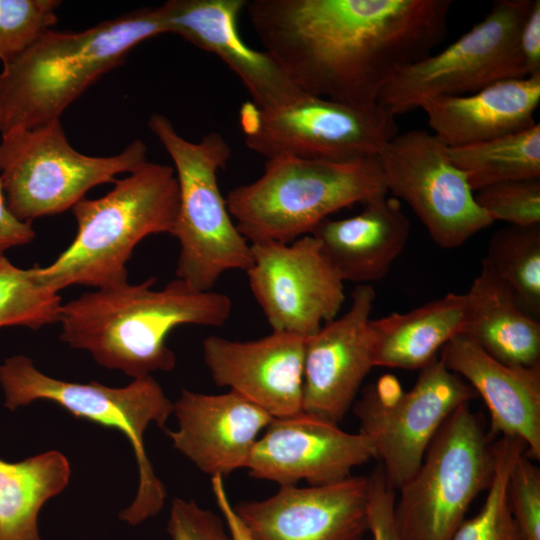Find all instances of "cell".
Wrapping results in <instances>:
<instances>
[{
    "instance_id": "1",
    "label": "cell",
    "mask_w": 540,
    "mask_h": 540,
    "mask_svg": "<svg viewBox=\"0 0 540 540\" xmlns=\"http://www.w3.org/2000/svg\"><path fill=\"white\" fill-rule=\"evenodd\" d=\"M450 0H251L264 50L304 93L371 107L444 39Z\"/></svg>"
},
{
    "instance_id": "2",
    "label": "cell",
    "mask_w": 540,
    "mask_h": 540,
    "mask_svg": "<svg viewBox=\"0 0 540 540\" xmlns=\"http://www.w3.org/2000/svg\"><path fill=\"white\" fill-rule=\"evenodd\" d=\"M155 280L96 289L62 304L61 340L134 379L171 371L176 357L166 344L170 332L181 325L221 327L231 315L232 301L179 278L154 290Z\"/></svg>"
},
{
    "instance_id": "3",
    "label": "cell",
    "mask_w": 540,
    "mask_h": 540,
    "mask_svg": "<svg viewBox=\"0 0 540 540\" xmlns=\"http://www.w3.org/2000/svg\"><path fill=\"white\" fill-rule=\"evenodd\" d=\"M166 33L160 6L80 32L44 33L0 71V134L60 120L84 91L147 39Z\"/></svg>"
},
{
    "instance_id": "4",
    "label": "cell",
    "mask_w": 540,
    "mask_h": 540,
    "mask_svg": "<svg viewBox=\"0 0 540 540\" xmlns=\"http://www.w3.org/2000/svg\"><path fill=\"white\" fill-rule=\"evenodd\" d=\"M113 183L105 195L85 197L72 207L77 224L73 241L50 265L39 267L51 290L123 285L137 244L152 234H172L179 206L172 166L147 162Z\"/></svg>"
},
{
    "instance_id": "5",
    "label": "cell",
    "mask_w": 540,
    "mask_h": 540,
    "mask_svg": "<svg viewBox=\"0 0 540 540\" xmlns=\"http://www.w3.org/2000/svg\"><path fill=\"white\" fill-rule=\"evenodd\" d=\"M388 193L377 158L334 162L276 156L255 181L228 192V211L249 242L290 243L329 215Z\"/></svg>"
},
{
    "instance_id": "6",
    "label": "cell",
    "mask_w": 540,
    "mask_h": 540,
    "mask_svg": "<svg viewBox=\"0 0 540 540\" xmlns=\"http://www.w3.org/2000/svg\"><path fill=\"white\" fill-rule=\"evenodd\" d=\"M148 127L170 156L178 183L171 234L180 247L176 278L209 291L225 272H246L252 264L250 243L237 229L218 185V172L231 157L227 141L215 131L189 141L160 113L149 117Z\"/></svg>"
},
{
    "instance_id": "7",
    "label": "cell",
    "mask_w": 540,
    "mask_h": 540,
    "mask_svg": "<svg viewBox=\"0 0 540 540\" xmlns=\"http://www.w3.org/2000/svg\"><path fill=\"white\" fill-rule=\"evenodd\" d=\"M0 385L4 406L11 411L45 400L59 405L75 418L121 432L133 448L139 484L132 503L119 517L136 526L160 512L166 490L154 474L143 436L152 423L164 427L173 413V403L152 376L134 379L125 387H108L95 381L68 382L42 373L30 358L16 355L0 364Z\"/></svg>"
},
{
    "instance_id": "8",
    "label": "cell",
    "mask_w": 540,
    "mask_h": 540,
    "mask_svg": "<svg viewBox=\"0 0 540 540\" xmlns=\"http://www.w3.org/2000/svg\"><path fill=\"white\" fill-rule=\"evenodd\" d=\"M147 147L133 140L120 153L90 156L77 151L60 120L1 136L0 181L10 212L20 221L62 213L93 187L114 182L147 163Z\"/></svg>"
},
{
    "instance_id": "9",
    "label": "cell",
    "mask_w": 540,
    "mask_h": 540,
    "mask_svg": "<svg viewBox=\"0 0 540 540\" xmlns=\"http://www.w3.org/2000/svg\"><path fill=\"white\" fill-rule=\"evenodd\" d=\"M493 473V445L469 403L463 404L445 420L416 472L398 489V540H451Z\"/></svg>"
},
{
    "instance_id": "10",
    "label": "cell",
    "mask_w": 540,
    "mask_h": 540,
    "mask_svg": "<svg viewBox=\"0 0 540 540\" xmlns=\"http://www.w3.org/2000/svg\"><path fill=\"white\" fill-rule=\"evenodd\" d=\"M532 1H495L480 22L445 49L399 69L377 103L396 116L434 98L468 95L501 80L528 76L519 33Z\"/></svg>"
},
{
    "instance_id": "11",
    "label": "cell",
    "mask_w": 540,
    "mask_h": 540,
    "mask_svg": "<svg viewBox=\"0 0 540 540\" xmlns=\"http://www.w3.org/2000/svg\"><path fill=\"white\" fill-rule=\"evenodd\" d=\"M240 115L245 144L266 159L377 158L398 133L396 116L379 104L359 107L306 93L271 110L246 103Z\"/></svg>"
},
{
    "instance_id": "12",
    "label": "cell",
    "mask_w": 540,
    "mask_h": 540,
    "mask_svg": "<svg viewBox=\"0 0 540 540\" xmlns=\"http://www.w3.org/2000/svg\"><path fill=\"white\" fill-rule=\"evenodd\" d=\"M477 397L440 356L421 369L407 392L391 376L367 385L353 410L360 432L373 443L386 480L396 490L416 472L450 414Z\"/></svg>"
},
{
    "instance_id": "13",
    "label": "cell",
    "mask_w": 540,
    "mask_h": 540,
    "mask_svg": "<svg viewBox=\"0 0 540 540\" xmlns=\"http://www.w3.org/2000/svg\"><path fill=\"white\" fill-rule=\"evenodd\" d=\"M433 133H397L377 157L387 191L404 200L441 248L464 244L493 221Z\"/></svg>"
},
{
    "instance_id": "14",
    "label": "cell",
    "mask_w": 540,
    "mask_h": 540,
    "mask_svg": "<svg viewBox=\"0 0 540 540\" xmlns=\"http://www.w3.org/2000/svg\"><path fill=\"white\" fill-rule=\"evenodd\" d=\"M250 247L249 286L273 332L309 338L337 317L344 281L314 236Z\"/></svg>"
},
{
    "instance_id": "15",
    "label": "cell",
    "mask_w": 540,
    "mask_h": 540,
    "mask_svg": "<svg viewBox=\"0 0 540 540\" xmlns=\"http://www.w3.org/2000/svg\"><path fill=\"white\" fill-rule=\"evenodd\" d=\"M372 458L374 445L362 432L348 433L338 424L301 412L272 419L246 468L252 477L280 486L301 480L321 486L345 480L352 469Z\"/></svg>"
},
{
    "instance_id": "16",
    "label": "cell",
    "mask_w": 540,
    "mask_h": 540,
    "mask_svg": "<svg viewBox=\"0 0 540 540\" xmlns=\"http://www.w3.org/2000/svg\"><path fill=\"white\" fill-rule=\"evenodd\" d=\"M376 293L369 284L352 292L349 309L307 338L302 412L338 424L355 402L374 367L371 312Z\"/></svg>"
},
{
    "instance_id": "17",
    "label": "cell",
    "mask_w": 540,
    "mask_h": 540,
    "mask_svg": "<svg viewBox=\"0 0 540 540\" xmlns=\"http://www.w3.org/2000/svg\"><path fill=\"white\" fill-rule=\"evenodd\" d=\"M280 487L267 499L234 506L251 540H361L368 531V477Z\"/></svg>"
},
{
    "instance_id": "18",
    "label": "cell",
    "mask_w": 540,
    "mask_h": 540,
    "mask_svg": "<svg viewBox=\"0 0 540 540\" xmlns=\"http://www.w3.org/2000/svg\"><path fill=\"white\" fill-rule=\"evenodd\" d=\"M245 0H169L160 5L166 33L181 36L218 56L241 80L251 103L271 110L302 92L265 50L249 46L239 32Z\"/></svg>"
},
{
    "instance_id": "19",
    "label": "cell",
    "mask_w": 540,
    "mask_h": 540,
    "mask_svg": "<svg viewBox=\"0 0 540 540\" xmlns=\"http://www.w3.org/2000/svg\"><path fill=\"white\" fill-rule=\"evenodd\" d=\"M307 338L273 332L251 341L209 336L203 358L216 385L229 387L273 418L302 412Z\"/></svg>"
},
{
    "instance_id": "20",
    "label": "cell",
    "mask_w": 540,
    "mask_h": 540,
    "mask_svg": "<svg viewBox=\"0 0 540 540\" xmlns=\"http://www.w3.org/2000/svg\"><path fill=\"white\" fill-rule=\"evenodd\" d=\"M173 413L178 428L165 430L173 447L211 477L246 468L259 433L273 419L233 391L211 395L182 390Z\"/></svg>"
},
{
    "instance_id": "21",
    "label": "cell",
    "mask_w": 540,
    "mask_h": 540,
    "mask_svg": "<svg viewBox=\"0 0 540 540\" xmlns=\"http://www.w3.org/2000/svg\"><path fill=\"white\" fill-rule=\"evenodd\" d=\"M446 367L480 396L490 414V435L521 439L525 455L540 459V363L506 365L463 334L441 352Z\"/></svg>"
},
{
    "instance_id": "22",
    "label": "cell",
    "mask_w": 540,
    "mask_h": 540,
    "mask_svg": "<svg viewBox=\"0 0 540 540\" xmlns=\"http://www.w3.org/2000/svg\"><path fill=\"white\" fill-rule=\"evenodd\" d=\"M540 74L501 80L477 92L424 102L433 134L447 147L488 141L525 130L537 122Z\"/></svg>"
},
{
    "instance_id": "23",
    "label": "cell",
    "mask_w": 540,
    "mask_h": 540,
    "mask_svg": "<svg viewBox=\"0 0 540 540\" xmlns=\"http://www.w3.org/2000/svg\"><path fill=\"white\" fill-rule=\"evenodd\" d=\"M362 205L354 216L323 220L311 235L344 282L367 284L387 275L406 246L410 222L399 200L387 193Z\"/></svg>"
},
{
    "instance_id": "24",
    "label": "cell",
    "mask_w": 540,
    "mask_h": 540,
    "mask_svg": "<svg viewBox=\"0 0 540 540\" xmlns=\"http://www.w3.org/2000/svg\"><path fill=\"white\" fill-rule=\"evenodd\" d=\"M464 294V336L506 365L540 363V323L520 308L505 281L481 263Z\"/></svg>"
},
{
    "instance_id": "25",
    "label": "cell",
    "mask_w": 540,
    "mask_h": 540,
    "mask_svg": "<svg viewBox=\"0 0 540 540\" xmlns=\"http://www.w3.org/2000/svg\"><path fill=\"white\" fill-rule=\"evenodd\" d=\"M465 294L448 293L407 313L371 319L374 367L422 369L462 334Z\"/></svg>"
},
{
    "instance_id": "26",
    "label": "cell",
    "mask_w": 540,
    "mask_h": 540,
    "mask_svg": "<svg viewBox=\"0 0 540 540\" xmlns=\"http://www.w3.org/2000/svg\"><path fill=\"white\" fill-rule=\"evenodd\" d=\"M71 474L68 459L50 450L18 462L0 458V540H42L38 517Z\"/></svg>"
},
{
    "instance_id": "27",
    "label": "cell",
    "mask_w": 540,
    "mask_h": 540,
    "mask_svg": "<svg viewBox=\"0 0 540 540\" xmlns=\"http://www.w3.org/2000/svg\"><path fill=\"white\" fill-rule=\"evenodd\" d=\"M475 192L496 183L540 178V125L475 144L447 147Z\"/></svg>"
},
{
    "instance_id": "28",
    "label": "cell",
    "mask_w": 540,
    "mask_h": 540,
    "mask_svg": "<svg viewBox=\"0 0 540 540\" xmlns=\"http://www.w3.org/2000/svg\"><path fill=\"white\" fill-rule=\"evenodd\" d=\"M481 263L512 288L525 313L539 319L540 224L499 229L489 240Z\"/></svg>"
},
{
    "instance_id": "29",
    "label": "cell",
    "mask_w": 540,
    "mask_h": 540,
    "mask_svg": "<svg viewBox=\"0 0 540 540\" xmlns=\"http://www.w3.org/2000/svg\"><path fill=\"white\" fill-rule=\"evenodd\" d=\"M494 473L480 511L464 520L451 540H524L507 498V482L516 460L526 451L518 438L501 436L493 445Z\"/></svg>"
},
{
    "instance_id": "30",
    "label": "cell",
    "mask_w": 540,
    "mask_h": 540,
    "mask_svg": "<svg viewBox=\"0 0 540 540\" xmlns=\"http://www.w3.org/2000/svg\"><path fill=\"white\" fill-rule=\"evenodd\" d=\"M39 267L20 268L0 255V327L39 329L59 321L61 297L43 283Z\"/></svg>"
},
{
    "instance_id": "31",
    "label": "cell",
    "mask_w": 540,
    "mask_h": 540,
    "mask_svg": "<svg viewBox=\"0 0 540 540\" xmlns=\"http://www.w3.org/2000/svg\"><path fill=\"white\" fill-rule=\"evenodd\" d=\"M59 0H0V61L9 62L58 21Z\"/></svg>"
},
{
    "instance_id": "32",
    "label": "cell",
    "mask_w": 540,
    "mask_h": 540,
    "mask_svg": "<svg viewBox=\"0 0 540 540\" xmlns=\"http://www.w3.org/2000/svg\"><path fill=\"white\" fill-rule=\"evenodd\" d=\"M475 192L476 203L493 222L540 224V178L505 181Z\"/></svg>"
},
{
    "instance_id": "33",
    "label": "cell",
    "mask_w": 540,
    "mask_h": 540,
    "mask_svg": "<svg viewBox=\"0 0 540 540\" xmlns=\"http://www.w3.org/2000/svg\"><path fill=\"white\" fill-rule=\"evenodd\" d=\"M523 453L507 482V498L524 540H540V470Z\"/></svg>"
},
{
    "instance_id": "34",
    "label": "cell",
    "mask_w": 540,
    "mask_h": 540,
    "mask_svg": "<svg viewBox=\"0 0 540 540\" xmlns=\"http://www.w3.org/2000/svg\"><path fill=\"white\" fill-rule=\"evenodd\" d=\"M167 532L172 540H232L221 518L194 501H172Z\"/></svg>"
},
{
    "instance_id": "35",
    "label": "cell",
    "mask_w": 540,
    "mask_h": 540,
    "mask_svg": "<svg viewBox=\"0 0 540 540\" xmlns=\"http://www.w3.org/2000/svg\"><path fill=\"white\" fill-rule=\"evenodd\" d=\"M368 480V531L373 540H398L394 523L395 490L387 482L381 466Z\"/></svg>"
},
{
    "instance_id": "36",
    "label": "cell",
    "mask_w": 540,
    "mask_h": 540,
    "mask_svg": "<svg viewBox=\"0 0 540 540\" xmlns=\"http://www.w3.org/2000/svg\"><path fill=\"white\" fill-rule=\"evenodd\" d=\"M519 50L528 76L540 74V1L533 0L519 33Z\"/></svg>"
},
{
    "instance_id": "37",
    "label": "cell",
    "mask_w": 540,
    "mask_h": 540,
    "mask_svg": "<svg viewBox=\"0 0 540 540\" xmlns=\"http://www.w3.org/2000/svg\"><path fill=\"white\" fill-rule=\"evenodd\" d=\"M35 237L31 223L18 220L10 212L0 181V255L10 248L30 243Z\"/></svg>"
},
{
    "instance_id": "38",
    "label": "cell",
    "mask_w": 540,
    "mask_h": 540,
    "mask_svg": "<svg viewBox=\"0 0 540 540\" xmlns=\"http://www.w3.org/2000/svg\"><path fill=\"white\" fill-rule=\"evenodd\" d=\"M211 487L216 504L223 516L232 540H251L249 534L234 510L227 496L222 476L211 478Z\"/></svg>"
}]
</instances>
